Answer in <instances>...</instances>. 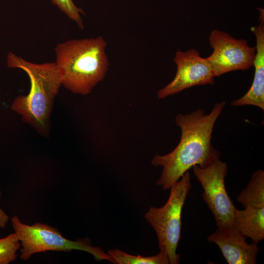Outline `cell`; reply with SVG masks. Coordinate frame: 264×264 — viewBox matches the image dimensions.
<instances>
[{
  "label": "cell",
  "instance_id": "1",
  "mask_svg": "<svg viewBox=\"0 0 264 264\" xmlns=\"http://www.w3.org/2000/svg\"><path fill=\"white\" fill-rule=\"evenodd\" d=\"M225 105L223 101L216 103L208 114L198 109L176 115L175 122L181 132L179 142L170 153L156 154L151 161L152 165L162 167L156 185L169 190L193 166L204 168L220 159V153L212 146L211 139L214 125Z\"/></svg>",
  "mask_w": 264,
  "mask_h": 264
},
{
  "label": "cell",
  "instance_id": "2",
  "mask_svg": "<svg viewBox=\"0 0 264 264\" xmlns=\"http://www.w3.org/2000/svg\"><path fill=\"white\" fill-rule=\"evenodd\" d=\"M107 45L101 36L58 44L55 63L62 86L75 94L90 93L104 79L109 69Z\"/></svg>",
  "mask_w": 264,
  "mask_h": 264
},
{
  "label": "cell",
  "instance_id": "3",
  "mask_svg": "<svg viewBox=\"0 0 264 264\" xmlns=\"http://www.w3.org/2000/svg\"><path fill=\"white\" fill-rule=\"evenodd\" d=\"M7 64L10 68L24 71L30 81L28 93L17 96L11 104V110L38 133L47 135L54 99L62 86L55 62L36 64L10 52Z\"/></svg>",
  "mask_w": 264,
  "mask_h": 264
},
{
  "label": "cell",
  "instance_id": "4",
  "mask_svg": "<svg viewBox=\"0 0 264 264\" xmlns=\"http://www.w3.org/2000/svg\"><path fill=\"white\" fill-rule=\"evenodd\" d=\"M11 224L21 242L20 257L23 260H27L35 254L48 251L78 250L91 254L96 261L106 260L114 264L108 253L99 247L93 246L89 239L69 240L54 227L39 222L24 224L17 216L12 217Z\"/></svg>",
  "mask_w": 264,
  "mask_h": 264
},
{
  "label": "cell",
  "instance_id": "5",
  "mask_svg": "<svg viewBox=\"0 0 264 264\" xmlns=\"http://www.w3.org/2000/svg\"><path fill=\"white\" fill-rule=\"evenodd\" d=\"M192 184L188 172L171 187L166 203L161 207H151L144 217L154 230L160 249L167 254L171 264L179 263L176 249L180 239L181 212Z\"/></svg>",
  "mask_w": 264,
  "mask_h": 264
},
{
  "label": "cell",
  "instance_id": "6",
  "mask_svg": "<svg viewBox=\"0 0 264 264\" xmlns=\"http://www.w3.org/2000/svg\"><path fill=\"white\" fill-rule=\"evenodd\" d=\"M192 168L202 187V198L214 215L218 229L223 230L231 227L236 208L225 186L227 164L218 159L206 167L195 165Z\"/></svg>",
  "mask_w": 264,
  "mask_h": 264
},
{
  "label": "cell",
  "instance_id": "7",
  "mask_svg": "<svg viewBox=\"0 0 264 264\" xmlns=\"http://www.w3.org/2000/svg\"><path fill=\"white\" fill-rule=\"evenodd\" d=\"M209 42L213 49L206 59L215 77L237 70H244L253 66L256 47L250 46L246 40L237 39L218 29L212 31Z\"/></svg>",
  "mask_w": 264,
  "mask_h": 264
},
{
  "label": "cell",
  "instance_id": "8",
  "mask_svg": "<svg viewBox=\"0 0 264 264\" xmlns=\"http://www.w3.org/2000/svg\"><path fill=\"white\" fill-rule=\"evenodd\" d=\"M174 60L177 67L176 75L171 82L157 91L159 99L166 98L194 86L214 83L215 75L211 66L206 58L201 57L197 50L177 51Z\"/></svg>",
  "mask_w": 264,
  "mask_h": 264
},
{
  "label": "cell",
  "instance_id": "9",
  "mask_svg": "<svg viewBox=\"0 0 264 264\" xmlns=\"http://www.w3.org/2000/svg\"><path fill=\"white\" fill-rule=\"evenodd\" d=\"M234 226L217 229L207 238L209 242L217 244L229 264H255L259 252L258 245L249 244Z\"/></svg>",
  "mask_w": 264,
  "mask_h": 264
},
{
  "label": "cell",
  "instance_id": "10",
  "mask_svg": "<svg viewBox=\"0 0 264 264\" xmlns=\"http://www.w3.org/2000/svg\"><path fill=\"white\" fill-rule=\"evenodd\" d=\"M260 11L259 24L252 26L251 31L256 39V55L253 66L255 72L251 86L248 91L238 99L233 101V106L252 105L264 110V13Z\"/></svg>",
  "mask_w": 264,
  "mask_h": 264
},
{
  "label": "cell",
  "instance_id": "11",
  "mask_svg": "<svg viewBox=\"0 0 264 264\" xmlns=\"http://www.w3.org/2000/svg\"><path fill=\"white\" fill-rule=\"evenodd\" d=\"M243 210L236 209L234 226L243 236L250 238L258 245L264 239V207L246 206Z\"/></svg>",
  "mask_w": 264,
  "mask_h": 264
},
{
  "label": "cell",
  "instance_id": "12",
  "mask_svg": "<svg viewBox=\"0 0 264 264\" xmlns=\"http://www.w3.org/2000/svg\"><path fill=\"white\" fill-rule=\"evenodd\" d=\"M237 200L244 207H264V171L253 172L246 187L237 197Z\"/></svg>",
  "mask_w": 264,
  "mask_h": 264
},
{
  "label": "cell",
  "instance_id": "13",
  "mask_svg": "<svg viewBox=\"0 0 264 264\" xmlns=\"http://www.w3.org/2000/svg\"><path fill=\"white\" fill-rule=\"evenodd\" d=\"M107 253L111 257L114 263L117 264H170L167 253L162 249H160L157 254L148 257L131 255L118 248L110 249Z\"/></svg>",
  "mask_w": 264,
  "mask_h": 264
},
{
  "label": "cell",
  "instance_id": "14",
  "mask_svg": "<svg viewBox=\"0 0 264 264\" xmlns=\"http://www.w3.org/2000/svg\"><path fill=\"white\" fill-rule=\"evenodd\" d=\"M21 248V242L16 233L10 234L0 239V264L14 262L18 257L17 251Z\"/></svg>",
  "mask_w": 264,
  "mask_h": 264
},
{
  "label": "cell",
  "instance_id": "15",
  "mask_svg": "<svg viewBox=\"0 0 264 264\" xmlns=\"http://www.w3.org/2000/svg\"><path fill=\"white\" fill-rule=\"evenodd\" d=\"M50 1L68 18L74 22L80 29H84V25L81 16V14H84V11L74 4L73 0H50Z\"/></svg>",
  "mask_w": 264,
  "mask_h": 264
},
{
  "label": "cell",
  "instance_id": "16",
  "mask_svg": "<svg viewBox=\"0 0 264 264\" xmlns=\"http://www.w3.org/2000/svg\"><path fill=\"white\" fill-rule=\"evenodd\" d=\"M1 197V191L0 188V199ZM9 216L0 207V228H4L9 220Z\"/></svg>",
  "mask_w": 264,
  "mask_h": 264
}]
</instances>
